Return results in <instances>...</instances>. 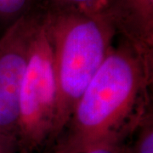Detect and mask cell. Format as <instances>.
I'll list each match as a JSON object with an SVG mask.
<instances>
[{"label":"cell","instance_id":"277c9868","mask_svg":"<svg viewBox=\"0 0 153 153\" xmlns=\"http://www.w3.org/2000/svg\"><path fill=\"white\" fill-rule=\"evenodd\" d=\"M41 16L34 8L0 34V133L16 136L22 79Z\"/></svg>","mask_w":153,"mask_h":153},{"label":"cell","instance_id":"30bf717a","mask_svg":"<svg viewBox=\"0 0 153 153\" xmlns=\"http://www.w3.org/2000/svg\"><path fill=\"white\" fill-rule=\"evenodd\" d=\"M0 153H18L16 136L0 133Z\"/></svg>","mask_w":153,"mask_h":153},{"label":"cell","instance_id":"6da1fadb","mask_svg":"<svg viewBox=\"0 0 153 153\" xmlns=\"http://www.w3.org/2000/svg\"><path fill=\"white\" fill-rule=\"evenodd\" d=\"M153 55L121 37L77 100L52 153L124 143L149 110Z\"/></svg>","mask_w":153,"mask_h":153},{"label":"cell","instance_id":"ba28073f","mask_svg":"<svg viewBox=\"0 0 153 153\" xmlns=\"http://www.w3.org/2000/svg\"><path fill=\"white\" fill-rule=\"evenodd\" d=\"M137 136L129 153H153V116L152 109L144 115L136 129Z\"/></svg>","mask_w":153,"mask_h":153},{"label":"cell","instance_id":"3957f363","mask_svg":"<svg viewBox=\"0 0 153 153\" xmlns=\"http://www.w3.org/2000/svg\"><path fill=\"white\" fill-rule=\"evenodd\" d=\"M57 85L44 10L33 37L22 79L16 137L18 153H33L54 140Z\"/></svg>","mask_w":153,"mask_h":153},{"label":"cell","instance_id":"9c48e42d","mask_svg":"<svg viewBox=\"0 0 153 153\" xmlns=\"http://www.w3.org/2000/svg\"><path fill=\"white\" fill-rule=\"evenodd\" d=\"M81 153H129V147L124 143L105 144L90 148Z\"/></svg>","mask_w":153,"mask_h":153},{"label":"cell","instance_id":"7a4b0ae2","mask_svg":"<svg viewBox=\"0 0 153 153\" xmlns=\"http://www.w3.org/2000/svg\"><path fill=\"white\" fill-rule=\"evenodd\" d=\"M42 10L57 85L54 144L77 100L109 54L117 32L105 10Z\"/></svg>","mask_w":153,"mask_h":153},{"label":"cell","instance_id":"8992f818","mask_svg":"<svg viewBox=\"0 0 153 153\" xmlns=\"http://www.w3.org/2000/svg\"><path fill=\"white\" fill-rule=\"evenodd\" d=\"M35 8V0H0V34Z\"/></svg>","mask_w":153,"mask_h":153},{"label":"cell","instance_id":"52a82bcc","mask_svg":"<svg viewBox=\"0 0 153 153\" xmlns=\"http://www.w3.org/2000/svg\"><path fill=\"white\" fill-rule=\"evenodd\" d=\"M107 0H35L45 10H75L85 12L105 10Z\"/></svg>","mask_w":153,"mask_h":153},{"label":"cell","instance_id":"5b68a950","mask_svg":"<svg viewBox=\"0 0 153 153\" xmlns=\"http://www.w3.org/2000/svg\"><path fill=\"white\" fill-rule=\"evenodd\" d=\"M105 12L117 34L153 55V0H107Z\"/></svg>","mask_w":153,"mask_h":153}]
</instances>
